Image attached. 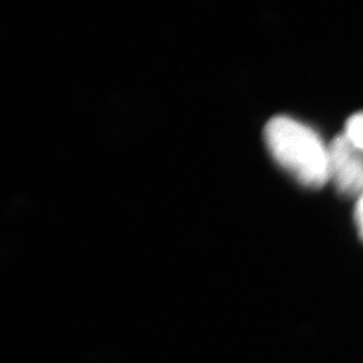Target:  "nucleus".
<instances>
[{
    "label": "nucleus",
    "mask_w": 363,
    "mask_h": 363,
    "mask_svg": "<svg viewBox=\"0 0 363 363\" xmlns=\"http://www.w3.org/2000/svg\"><path fill=\"white\" fill-rule=\"evenodd\" d=\"M264 138L273 159L303 186L322 187L331 177L330 152L310 127L291 117H273Z\"/></svg>",
    "instance_id": "obj_1"
},
{
    "label": "nucleus",
    "mask_w": 363,
    "mask_h": 363,
    "mask_svg": "<svg viewBox=\"0 0 363 363\" xmlns=\"http://www.w3.org/2000/svg\"><path fill=\"white\" fill-rule=\"evenodd\" d=\"M330 167L339 191L363 194V156L346 136L337 138L330 150Z\"/></svg>",
    "instance_id": "obj_2"
},
{
    "label": "nucleus",
    "mask_w": 363,
    "mask_h": 363,
    "mask_svg": "<svg viewBox=\"0 0 363 363\" xmlns=\"http://www.w3.org/2000/svg\"><path fill=\"white\" fill-rule=\"evenodd\" d=\"M346 138L363 154V113H358L347 121Z\"/></svg>",
    "instance_id": "obj_3"
},
{
    "label": "nucleus",
    "mask_w": 363,
    "mask_h": 363,
    "mask_svg": "<svg viewBox=\"0 0 363 363\" xmlns=\"http://www.w3.org/2000/svg\"><path fill=\"white\" fill-rule=\"evenodd\" d=\"M355 222H357V226H358L359 235L363 240V194L361 195V198L357 203V208H355Z\"/></svg>",
    "instance_id": "obj_4"
}]
</instances>
